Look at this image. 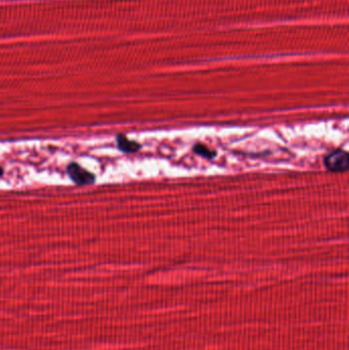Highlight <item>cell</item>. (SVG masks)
Returning a JSON list of instances; mask_svg holds the SVG:
<instances>
[{"label":"cell","instance_id":"277c9868","mask_svg":"<svg viewBox=\"0 0 349 350\" xmlns=\"http://www.w3.org/2000/svg\"><path fill=\"white\" fill-rule=\"evenodd\" d=\"M194 151L196 154H198V155H200L204 158H207V159H212L216 156L215 151L209 150L208 148H206L203 145H196L194 148Z\"/></svg>","mask_w":349,"mask_h":350},{"label":"cell","instance_id":"6da1fadb","mask_svg":"<svg viewBox=\"0 0 349 350\" xmlns=\"http://www.w3.org/2000/svg\"><path fill=\"white\" fill-rule=\"evenodd\" d=\"M325 165L330 171L343 172L347 170L349 165L348 154L343 150L333 151L325 159Z\"/></svg>","mask_w":349,"mask_h":350},{"label":"cell","instance_id":"7a4b0ae2","mask_svg":"<svg viewBox=\"0 0 349 350\" xmlns=\"http://www.w3.org/2000/svg\"><path fill=\"white\" fill-rule=\"evenodd\" d=\"M67 170L69 176L76 185H93L96 180V177L92 172L87 171L77 163H71Z\"/></svg>","mask_w":349,"mask_h":350},{"label":"cell","instance_id":"3957f363","mask_svg":"<svg viewBox=\"0 0 349 350\" xmlns=\"http://www.w3.org/2000/svg\"><path fill=\"white\" fill-rule=\"evenodd\" d=\"M117 145L119 150L125 151V153H135L141 149L140 144L129 141L125 135L122 134L117 136Z\"/></svg>","mask_w":349,"mask_h":350},{"label":"cell","instance_id":"5b68a950","mask_svg":"<svg viewBox=\"0 0 349 350\" xmlns=\"http://www.w3.org/2000/svg\"><path fill=\"white\" fill-rule=\"evenodd\" d=\"M2 173H3V170H2V168H1V167H0V177H1Z\"/></svg>","mask_w":349,"mask_h":350}]
</instances>
